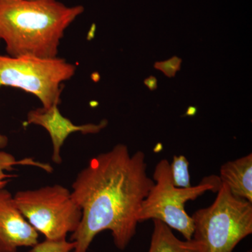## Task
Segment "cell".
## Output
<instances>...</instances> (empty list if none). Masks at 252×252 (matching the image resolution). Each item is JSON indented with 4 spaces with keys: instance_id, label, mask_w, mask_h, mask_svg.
Returning <instances> with one entry per match:
<instances>
[{
    "instance_id": "obj_1",
    "label": "cell",
    "mask_w": 252,
    "mask_h": 252,
    "mask_svg": "<svg viewBox=\"0 0 252 252\" xmlns=\"http://www.w3.org/2000/svg\"><path fill=\"white\" fill-rule=\"evenodd\" d=\"M154 184L143 152L130 155L127 146L119 144L91 158L72 185L73 200L82 212L70 238L75 243L73 252H87L96 235L107 230L116 247L125 250L135 235L137 215Z\"/></svg>"
},
{
    "instance_id": "obj_2",
    "label": "cell",
    "mask_w": 252,
    "mask_h": 252,
    "mask_svg": "<svg viewBox=\"0 0 252 252\" xmlns=\"http://www.w3.org/2000/svg\"><path fill=\"white\" fill-rule=\"evenodd\" d=\"M84 11L58 0H0V40L12 57H57L64 32Z\"/></svg>"
},
{
    "instance_id": "obj_3",
    "label": "cell",
    "mask_w": 252,
    "mask_h": 252,
    "mask_svg": "<svg viewBox=\"0 0 252 252\" xmlns=\"http://www.w3.org/2000/svg\"><path fill=\"white\" fill-rule=\"evenodd\" d=\"M215 201L192 215L193 240L200 252H233L252 233V203L231 193L220 182Z\"/></svg>"
},
{
    "instance_id": "obj_4",
    "label": "cell",
    "mask_w": 252,
    "mask_h": 252,
    "mask_svg": "<svg viewBox=\"0 0 252 252\" xmlns=\"http://www.w3.org/2000/svg\"><path fill=\"white\" fill-rule=\"evenodd\" d=\"M153 180V187L142 202L137 215L139 223L159 220L180 232L186 240H192L193 220L186 212L185 204L208 190L217 192L220 185V178L211 176L204 179L198 185L178 188L172 182L170 162L162 159L154 169Z\"/></svg>"
},
{
    "instance_id": "obj_5",
    "label": "cell",
    "mask_w": 252,
    "mask_h": 252,
    "mask_svg": "<svg viewBox=\"0 0 252 252\" xmlns=\"http://www.w3.org/2000/svg\"><path fill=\"white\" fill-rule=\"evenodd\" d=\"M77 66L59 57L0 55V88L11 86L33 94L42 107L59 105L63 83L75 74Z\"/></svg>"
},
{
    "instance_id": "obj_6",
    "label": "cell",
    "mask_w": 252,
    "mask_h": 252,
    "mask_svg": "<svg viewBox=\"0 0 252 252\" xmlns=\"http://www.w3.org/2000/svg\"><path fill=\"white\" fill-rule=\"evenodd\" d=\"M14 198L26 220L46 240L66 238L80 223L81 208L73 200L71 191L63 186L21 190Z\"/></svg>"
},
{
    "instance_id": "obj_7",
    "label": "cell",
    "mask_w": 252,
    "mask_h": 252,
    "mask_svg": "<svg viewBox=\"0 0 252 252\" xmlns=\"http://www.w3.org/2000/svg\"><path fill=\"white\" fill-rule=\"evenodd\" d=\"M39 234L26 220L9 190H0V252H16L21 247L32 248Z\"/></svg>"
},
{
    "instance_id": "obj_8",
    "label": "cell",
    "mask_w": 252,
    "mask_h": 252,
    "mask_svg": "<svg viewBox=\"0 0 252 252\" xmlns=\"http://www.w3.org/2000/svg\"><path fill=\"white\" fill-rule=\"evenodd\" d=\"M59 106L56 104L49 108L41 107L33 109L28 112L27 116L28 124L41 126L49 132L53 144L52 160L57 164L62 162L61 147L71 134L77 132H80L84 135L97 134L108 124L107 120H102L98 124L75 125L61 114Z\"/></svg>"
},
{
    "instance_id": "obj_9",
    "label": "cell",
    "mask_w": 252,
    "mask_h": 252,
    "mask_svg": "<svg viewBox=\"0 0 252 252\" xmlns=\"http://www.w3.org/2000/svg\"><path fill=\"white\" fill-rule=\"evenodd\" d=\"M220 182L235 196L252 203V154L225 162L220 168Z\"/></svg>"
},
{
    "instance_id": "obj_10",
    "label": "cell",
    "mask_w": 252,
    "mask_h": 252,
    "mask_svg": "<svg viewBox=\"0 0 252 252\" xmlns=\"http://www.w3.org/2000/svg\"><path fill=\"white\" fill-rule=\"evenodd\" d=\"M154 230L148 252H200L195 240H181L171 228L159 220H153Z\"/></svg>"
},
{
    "instance_id": "obj_11",
    "label": "cell",
    "mask_w": 252,
    "mask_h": 252,
    "mask_svg": "<svg viewBox=\"0 0 252 252\" xmlns=\"http://www.w3.org/2000/svg\"><path fill=\"white\" fill-rule=\"evenodd\" d=\"M18 165H33L41 167L44 169L46 172H51L52 171V167L48 164L41 163L36 162L32 158H26L23 160H17L14 156L6 152L0 151V190L4 189L7 185L9 180L8 178L12 177V175H7L6 171H11L13 167Z\"/></svg>"
},
{
    "instance_id": "obj_12",
    "label": "cell",
    "mask_w": 252,
    "mask_h": 252,
    "mask_svg": "<svg viewBox=\"0 0 252 252\" xmlns=\"http://www.w3.org/2000/svg\"><path fill=\"white\" fill-rule=\"evenodd\" d=\"M172 182L178 188H188L190 185L189 162L185 156H175L170 162Z\"/></svg>"
},
{
    "instance_id": "obj_13",
    "label": "cell",
    "mask_w": 252,
    "mask_h": 252,
    "mask_svg": "<svg viewBox=\"0 0 252 252\" xmlns=\"http://www.w3.org/2000/svg\"><path fill=\"white\" fill-rule=\"evenodd\" d=\"M30 252H72L75 248V243L67 241L66 238L58 240H44L31 248Z\"/></svg>"
},
{
    "instance_id": "obj_14",
    "label": "cell",
    "mask_w": 252,
    "mask_h": 252,
    "mask_svg": "<svg viewBox=\"0 0 252 252\" xmlns=\"http://www.w3.org/2000/svg\"><path fill=\"white\" fill-rule=\"evenodd\" d=\"M182 59L177 56H173L165 61H160L154 63V67L158 70L161 71L166 77H175L176 73L180 70Z\"/></svg>"
},
{
    "instance_id": "obj_15",
    "label": "cell",
    "mask_w": 252,
    "mask_h": 252,
    "mask_svg": "<svg viewBox=\"0 0 252 252\" xmlns=\"http://www.w3.org/2000/svg\"><path fill=\"white\" fill-rule=\"evenodd\" d=\"M144 84L147 86V88H148L150 91H154L157 89V79L155 77H154V76H150V77L144 79Z\"/></svg>"
},
{
    "instance_id": "obj_16",
    "label": "cell",
    "mask_w": 252,
    "mask_h": 252,
    "mask_svg": "<svg viewBox=\"0 0 252 252\" xmlns=\"http://www.w3.org/2000/svg\"><path fill=\"white\" fill-rule=\"evenodd\" d=\"M8 142H9L8 137L0 133V151H1V149L5 148L7 146Z\"/></svg>"
},
{
    "instance_id": "obj_17",
    "label": "cell",
    "mask_w": 252,
    "mask_h": 252,
    "mask_svg": "<svg viewBox=\"0 0 252 252\" xmlns=\"http://www.w3.org/2000/svg\"><path fill=\"white\" fill-rule=\"evenodd\" d=\"M196 112L197 109L195 107H189V109H187V112L186 115H194Z\"/></svg>"
}]
</instances>
